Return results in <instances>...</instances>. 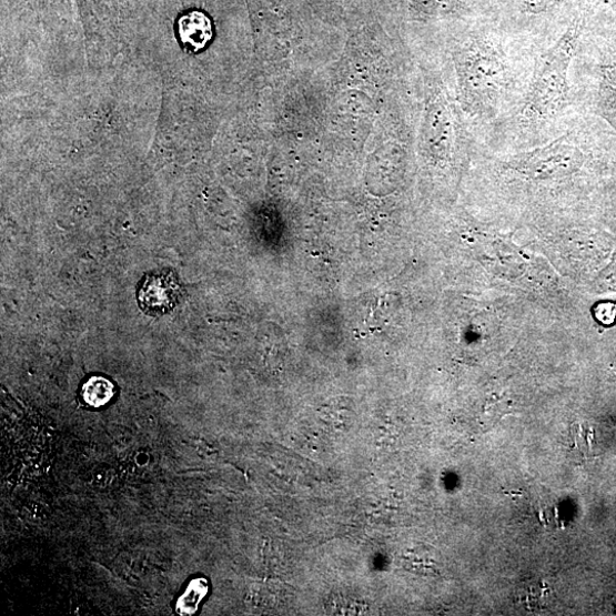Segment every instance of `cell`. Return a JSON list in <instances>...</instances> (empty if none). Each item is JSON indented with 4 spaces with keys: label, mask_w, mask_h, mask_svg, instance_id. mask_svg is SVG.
Masks as SVG:
<instances>
[{
    "label": "cell",
    "mask_w": 616,
    "mask_h": 616,
    "mask_svg": "<svg viewBox=\"0 0 616 616\" xmlns=\"http://www.w3.org/2000/svg\"><path fill=\"white\" fill-rule=\"evenodd\" d=\"M603 117L609 122V125L616 130V112L602 113Z\"/></svg>",
    "instance_id": "cell-10"
},
{
    "label": "cell",
    "mask_w": 616,
    "mask_h": 616,
    "mask_svg": "<svg viewBox=\"0 0 616 616\" xmlns=\"http://www.w3.org/2000/svg\"><path fill=\"white\" fill-rule=\"evenodd\" d=\"M585 18H575L556 43L539 59L519 111L526 128L554 121L566 108L568 71L579 46Z\"/></svg>",
    "instance_id": "cell-2"
},
{
    "label": "cell",
    "mask_w": 616,
    "mask_h": 616,
    "mask_svg": "<svg viewBox=\"0 0 616 616\" xmlns=\"http://www.w3.org/2000/svg\"><path fill=\"white\" fill-rule=\"evenodd\" d=\"M208 593V582L201 578L192 580L176 603V613L182 616L195 614L200 603Z\"/></svg>",
    "instance_id": "cell-8"
},
{
    "label": "cell",
    "mask_w": 616,
    "mask_h": 616,
    "mask_svg": "<svg viewBox=\"0 0 616 616\" xmlns=\"http://www.w3.org/2000/svg\"><path fill=\"white\" fill-rule=\"evenodd\" d=\"M81 396L88 405L92 407H102L114 396V386L109 380L95 376L90 378L84 386H82Z\"/></svg>",
    "instance_id": "cell-6"
},
{
    "label": "cell",
    "mask_w": 616,
    "mask_h": 616,
    "mask_svg": "<svg viewBox=\"0 0 616 616\" xmlns=\"http://www.w3.org/2000/svg\"><path fill=\"white\" fill-rule=\"evenodd\" d=\"M181 286L173 272L148 274L141 283L139 303L149 315L158 316L171 312L179 303Z\"/></svg>",
    "instance_id": "cell-4"
},
{
    "label": "cell",
    "mask_w": 616,
    "mask_h": 616,
    "mask_svg": "<svg viewBox=\"0 0 616 616\" xmlns=\"http://www.w3.org/2000/svg\"><path fill=\"white\" fill-rule=\"evenodd\" d=\"M580 144L574 134L563 135L546 145L513 156L507 169L533 181L565 178L577 172L586 160Z\"/></svg>",
    "instance_id": "cell-3"
},
{
    "label": "cell",
    "mask_w": 616,
    "mask_h": 616,
    "mask_svg": "<svg viewBox=\"0 0 616 616\" xmlns=\"http://www.w3.org/2000/svg\"><path fill=\"white\" fill-rule=\"evenodd\" d=\"M561 0H523L522 11L527 14H542L555 8Z\"/></svg>",
    "instance_id": "cell-9"
},
{
    "label": "cell",
    "mask_w": 616,
    "mask_h": 616,
    "mask_svg": "<svg viewBox=\"0 0 616 616\" xmlns=\"http://www.w3.org/2000/svg\"><path fill=\"white\" fill-rule=\"evenodd\" d=\"M461 100L477 119L495 117L511 92L513 74L502 46L492 38L472 37L457 58Z\"/></svg>",
    "instance_id": "cell-1"
},
{
    "label": "cell",
    "mask_w": 616,
    "mask_h": 616,
    "mask_svg": "<svg viewBox=\"0 0 616 616\" xmlns=\"http://www.w3.org/2000/svg\"><path fill=\"white\" fill-rule=\"evenodd\" d=\"M598 103L602 113L616 112V61L602 68Z\"/></svg>",
    "instance_id": "cell-7"
},
{
    "label": "cell",
    "mask_w": 616,
    "mask_h": 616,
    "mask_svg": "<svg viewBox=\"0 0 616 616\" xmlns=\"http://www.w3.org/2000/svg\"><path fill=\"white\" fill-rule=\"evenodd\" d=\"M178 33L185 50L199 52L211 43L213 23L208 14L192 11L179 19Z\"/></svg>",
    "instance_id": "cell-5"
}]
</instances>
